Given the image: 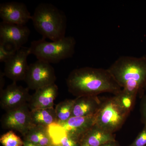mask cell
I'll return each mask as SVG.
<instances>
[{"mask_svg":"<svg viewBox=\"0 0 146 146\" xmlns=\"http://www.w3.org/2000/svg\"><path fill=\"white\" fill-rule=\"evenodd\" d=\"M5 76L4 73L1 71V74H0V89H1V91H2L3 89V87L5 84L4 76Z\"/></svg>","mask_w":146,"mask_h":146,"instance_id":"d4e9b609","label":"cell"},{"mask_svg":"<svg viewBox=\"0 0 146 146\" xmlns=\"http://www.w3.org/2000/svg\"><path fill=\"white\" fill-rule=\"evenodd\" d=\"M74 99H66L56 106V113L58 123H65L72 117Z\"/></svg>","mask_w":146,"mask_h":146,"instance_id":"d6986e66","label":"cell"},{"mask_svg":"<svg viewBox=\"0 0 146 146\" xmlns=\"http://www.w3.org/2000/svg\"><path fill=\"white\" fill-rule=\"evenodd\" d=\"M140 102V113L141 120L144 125H146V94L141 98Z\"/></svg>","mask_w":146,"mask_h":146,"instance_id":"cb8c5ba5","label":"cell"},{"mask_svg":"<svg viewBox=\"0 0 146 146\" xmlns=\"http://www.w3.org/2000/svg\"><path fill=\"white\" fill-rule=\"evenodd\" d=\"M129 114L114 96L102 102L95 115V124L108 132L114 133L121 128Z\"/></svg>","mask_w":146,"mask_h":146,"instance_id":"5b68a950","label":"cell"},{"mask_svg":"<svg viewBox=\"0 0 146 146\" xmlns=\"http://www.w3.org/2000/svg\"><path fill=\"white\" fill-rule=\"evenodd\" d=\"M52 146H61V145H53Z\"/></svg>","mask_w":146,"mask_h":146,"instance_id":"f1b7e54d","label":"cell"},{"mask_svg":"<svg viewBox=\"0 0 146 146\" xmlns=\"http://www.w3.org/2000/svg\"><path fill=\"white\" fill-rule=\"evenodd\" d=\"M0 17L4 23L26 25L32 15L23 3L13 1L1 4Z\"/></svg>","mask_w":146,"mask_h":146,"instance_id":"8fae6325","label":"cell"},{"mask_svg":"<svg viewBox=\"0 0 146 146\" xmlns=\"http://www.w3.org/2000/svg\"><path fill=\"white\" fill-rule=\"evenodd\" d=\"M31 54L29 48L23 47L5 64L4 74L13 82L25 80L29 65L27 58Z\"/></svg>","mask_w":146,"mask_h":146,"instance_id":"9c48e42d","label":"cell"},{"mask_svg":"<svg viewBox=\"0 0 146 146\" xmlns=\"http://www.w3.org/2000/svg\"><path fill=\"white\" fill-rule=\"evenodd\" d=\"M1 122L4 129L17 131L23 136L34 126L28 104L6 112L2 117Z\"/></svg>","mask_w":146,"mask_h":146,"instance_id":"52a82bcc","label":"cell"},{"mask_svg":"<svg viewBox=\"0 0 146 146\" xmlns=\"http://www.w3.org/2000/svg\"><path fill=\"white\" fill-rule=\"evenodd\" d=\"M102 102L98 96L76 98L74 99L72 117L94 116L99 109Z\"/></svg>","mask_w":146,"mask_h":146,"instance_id":"5bb4252c","label":"cell"},{"mask_svg":"<svg viewBox=\"0 0 146 146\" xmlns=\"http://www.w3.org/2000/svg\"><path fill=\"white\" fill-rule=\"evenodd\" d=\"M49 133L54 145L61 146H79L80 143L69 136L59 124H52L48 127Z\"/></svg>","mask_w":146,"mask_h":146,"instance_id":"e0dca14e","label":"cell"},{"mask_svg":"<svg viewBox=\"0 0 146 146\" xmlns=\"http://www.w3.org/2000/svg\"><path fill=\"white\" fill-rule=\"evenodd\" d=\"M31 95L29 89L13 82L0 92V105L5 112L16 109L27 104Z\"/></svg>","mask_w":146,"mask_h":146,"instance_id":"ba28073f","label":"cell"},{"mask_svg":"<svg viewBox=\"0 0 146 146\" xmlns=\"http://www.w3.org/2000/svg\"><path fill=\"white\" fill-rule=\"evenodd\" d=\"M0 143L3 146H23L24 141L13 130H9L0 138Z\"/></svg>","mask_w":146,"mask_h":146,"instance_id":"44dd1931","label":"cell"},{"mask_svg":"<svg viewBox=\"0 0 146 146\" xmlns=\"http://www.w3.org/2000/svg\"><path fill=\"white\" fill-rule=\"evenodd\" d=\"M146 146V125H144L143 130L138 134L132 143L127 146Z\"/></svg>","mask_w":146,"mask_h":146,"instance_id":"603a6c76","label":"cell"},{"mask_svg":"<svg viewBox=\"0 0 146 146\" xmlns=\"http://www.w3.org/2000/svg\"><path fill=\"white\" fill-rule=\"evenodd\" d=\"M66 84L69 92L76 98L105 93L115 96L122 90L108 69L89 67L73 70L66 79Z\"/></svg>","mask_w":146,"mask_h":146,"instance_id":"6da1fadb","label":"cell"},{"mask_svg":"<svg viewBox=\"0 0 146 146\" xmlns=\"http://www.w3.org/2000/svg\"><path fill=\"white\" fill-rule=\"evenodd\" d=\"M123 90L141 98L146 87V56H123L108 69Z\"/></svg>","mask_w":146,"mask_h":146,"instance_id":"7a4b0ae2","label":"cell"},{"mask_svg":"<svg viewBox=\"0 0 146 146\" xmlns=\"http://www.w3.org/2000/svg\"><path fill=\"white\" fill-rule=\"evenodd\" d=\"M23 137L24 141H29L40 146H52L54 145L49 133L48 127L34 125Z\"/></svg>","mask_w":146,"mask_h":146,"instance_id":"2e32d148","label":"cell"},{"mask_svg":"<svg viewBox=\"0 0 146 146\" xmlns=\"http://www.w3.org/2000/svg\"><path fill=\"white\" fill-rule=\"evenodd\" d=\"M58 94V87L53 84L35 91L28 103L31 110L54 107V101Z\"/></svg>","mask_w":146,"mask_h":146,"instance_id":"7c38bea8","label":"cell"},{"mask_svg":"<svg viewBox=\"0 0 146 146\" xmlns=\"http://www.w3.org/2000/svg\"><path fill=\"white\" fill-rule=\"evenodd\" d=\"M79 146H90L88 145L87 144L83 143H80Z\"/></svg>","mask_w":146,"mask_h":146,"instance_id":"83f0119b","label":"cell"},{"mask_svg":"<svg viewBox=\"0 0 146 146\" xmlns=\"http://www.w3.org/2000/svg\"><path fill=\"white\" fill-rule=\"evenodd\" d=\"M54 69L50 63L38 60L29 65L25 81L29 89H37L55 83Z\"/></svg>","mask_w":146,"mask_h":146,"instance_id":"8992f818","label":"cell"},{"mask_svg":"<svg viewBox=\"0 0 146 146\" xmlns=\"http://www.w3.org/2000/svg\"><path fill=\"white\" fill-rule=\"evenodd\" d=\"M31 117L34 125L48 127L51 125L58 123L55 110L54 107L31 110Z\"/></svg>","mask_w":146,"mask_h":146,"instance_id":"ac0fdd59","label":"cell"},{"mask_svg":"<svg viewBox=\"0 0 146 146\" xmlns=\"http://www.w3.org/2000/svg\"><path fill=\"white\" fill-rule=\"evenodd\" d=\"M59 124L64 128L69 136L80 143L84 134L95 124V115L72 117L67 121Z\"/></svg>","mask_w":146,"mask_h":146,"instance_id":"4fadbf2b","label":"cell"},{"mask_svg":"<svg viewBox=\"0 0 146 146\" xmlns=\"http://www.w3.org/2000/svg\"><path fill=\"white\" fill-rule=\"evenodd\" d=\"M115 140L114 133L108 132L94 124L84 134L80 143L90 146H101L108 142Z\"/></svg>","mask_w":146,"mask_h":146,"instance_id":"9a60e30c","label":"cell"},{"mask_svg":"<svg viewBox=\"0 0 146 146\" xmlns=\"http://www.w3.org/2000/svg\"><path fill=\"white\" fill-rule=\"evenodd\" d=\"M101 146H121L116 140L110 141Z\"/></svg>","mask_w":146,"mask_h":146,"instance_id":"484cf974","label":"cell"},{"mask_svg":"<svg viewBox=\"0 0 146 146\" xmlns=\"http://www.w3.org/2000/svg\"><path fill=\"white\" fill-rule=\"evenodd\" d=\"M114 96L121 107L130 113L134 107L137 96L123 89L120 93Z\"/></svg>","mask_w":146,"mask_h":146,"instance_id":"ffe728a7","label":"cell"},{"mask_svg":"<svg viewBox=\"0 0 146 146\" xmlns=\"http://www.w3.org/2000/svg\"><path fill=\"white\" fill-rule=\"evenodd\" d=\"M76 45L74 37L65 36L58 41L51 42L43 38L35 40L29 48L31 54L34 55L38 60L50 63H57L72 57Z\"/></svg>","mask_w":146,"mask_h":146,"instance_id":"277c9868","label":"cell"},{"mask_svg":"<svg viewBox=\"0 0 146 146\" xmlns=\"http://www.w3.org/2000/svg\"><path fill=\"white\" fill-rule=\"evenodd\" d=\"M145 91H146V87H145Z\"/></svg>","mask_w":146,"mask_h":146,"instance_id":"f546056e","label":"cell"},{"mask_svg":"<svg viewBox=\"0 0 146 146\" xmlns=\"http://www.w3.org/2000/svg\"><path fill=\"white\" fill-rule=\"evenodd\" d=\"M31 20L44 39L56 41L65 37L67 20L63 11L52 4L41 3L35 8Z\"/></svg>","mask_w":146,"mask_h":146,"instance_id":"3957f363","label":"cell"},{"mask_svg":"<svg viewBox=\"0 0 146 146\" xmlns=\"http://www.w3.org/2000/svg\"></svg>","mask_w":146,"mask_h":146,"instance_id":"4dcf8cb0","label":"cell"},{"mask_svg":"<svg viewBox=\"0 0 146 146\" xmlns=\"http://www.w3.org/2000/svg\"><path fill=\"white\" fill-rule=\"evenodd\" d=\"M23 146H40L29 141H24Z\"/></svg>","mask_w":146,"mask_h":146,"instance_id":"4316f807","label":"cell"},{"mask_svg":"<svg viewBox=\"0 0 146 146\" xmlns=\"http://www.w3.org/2000/svg\"><path fill=\"white\" fill-rule=\"evenodd\" d=\"M30 33L27 26L2 22L0 24V42L5 45L10 44L17 50L27 42Z\"/></svg>","mask_w":146,"mask_h":146,"instance_id":"30bf717a","label":"cell"},{"mask_svg":"<svg viewBox=\"0 0 146 146\" xmlns=\"http://www.w3.org/2000/svg\"><path fill=\"white\" fill-rule=\"evenodd\" d=\"M5 44L0 42V62H6L10 59L16 53L17 50L7 49Z\"/></svg>","mask_w":146,"mask_h":146,"instance_id":"7402d4cb","label":"cell"}]
</instances>
